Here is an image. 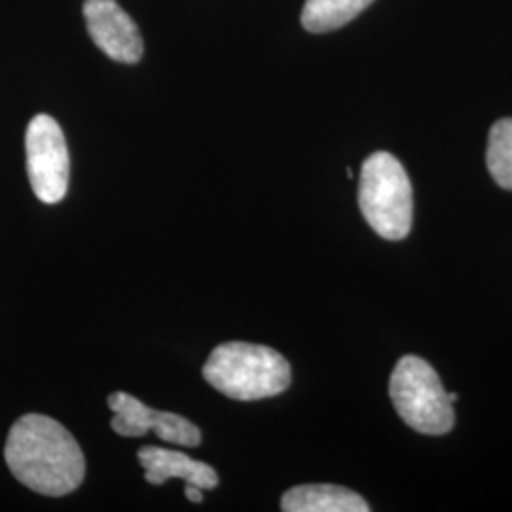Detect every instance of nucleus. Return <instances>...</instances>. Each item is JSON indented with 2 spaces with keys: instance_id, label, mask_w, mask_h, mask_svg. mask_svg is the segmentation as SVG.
Segmentation results:
<instances>
[{
  "instance_id": "nucleus-11",
  "label": "nucleus",
  "mask_w": 512,
  "mask_h": 512,
  "mask_svg": "<svg viewBox=\"0 0 512 512\" xmlns=\"http://www.w3.org/2000/svg\"><path fill=\"white\" fill-rule=\"evenodd\" d=\"M486 164L495 183L512 190V118H503L490 129Z\"/></svg>"
},
{
  "instance_id": "nucleus-12",
  "label": "nucleus",
  "mask_w": 512,
  "mask_h": 512,
  "mask_svg": "<svg viewBox=\"0 0 512 512\" xmlns=\"http://www.w3.org/2000/svg\"><path fill=\"white\" fill-rule=\"evenodd\" d=\"M184 495H186V499L192 501V503H202L203 501L202 488H198V486H194V484H186Z\"/></svg>"
},
{
  "instance_id": "nucleus-1",
  "label": "nucleus",
  "mask_w": 512,
  "mask_h": 512,
  "mask_svg": "<svg viewBox=\"0 0 512 512\" xmlns=\"http://www.w3.org/2000/svg\"><path fill=\"white\" fill-rule=\"evenodd\" d=\"M4 458L23 486L50 497L73 494L86 476L80 444L59 421L42 414H27L12 425Z\"/></svg>"
},
{
  "instance_id": "nucleus-3",
  "label": "nucleus",
  "mask_w": 512,
  "mask_h": 512,
  "mask_svg": "<svg viewBox=\"0 0 512 512\" xmlns=\"http://www.w3.org/2000/svg\"><path fill=\"white\" fill-rule=\"evenodd\" d=\"M359 207L370 228L389 241L410 234L414 196L403 164L389 152H374L361 167Z\"/></svg>"
},
{
  "instance_id": "nucleus-2",
  "label": "nucleus",
  "mask_w": 512,
  "mask_h": 512,
  "mask_svg": "<svg viewBox=\"0 0 512 512\" xmlns=\"http://www.w3.org/2000/svg\"><path fill=\"white\" fill-rule=\"evenodd\" d=\"M203 378L236 401H260L281 395L291 385V365L275 349L247 342H228L213 349Z\"/></svg>"
},
{
  "instance_id": "nucleus-6",
  "label": "nucleus",
  "mask_w": 512,
  "mask_h": 512,
  "mask_svg": "<svg viewBox=\"0 0 512 512\" xmlns=\"http://www.w3.org/2000/svg\"><path fill=\"white\" fill-rule=\"evenodd\" d=\"M109 408L114 412L110 427L122 437H145L154 431L160 439L179 446H198L202 442V431L179 414L154 410L133 395L116 391L109 397Z\"/></svg>"
},
{
  "instance_id": "nucleus-10",
  "label": "nucleus",
  "mask_w": 512,
  "mask_h": 512,
  "mask_svg": "<svg viewBox=\"0 0 512 512\" xmlns=\"http://www.w3.org/2000/svg\"><path fill=\"white\" fill-rule=\"evenodd\" d=\"M374 0H306L302 25L310 33H329L357 18Z\"/></svg>"
},
{
  "instance_id": "nucleus-8",
  "label": "nucleus",
  "mask_w": 512,
  "mask_h": 512,
  "mask_svg": "<svg viewBox=\"0 0 512 512\" xmlns=\"http://www.w3.org/2000/svg\"><path fill=\"white\" fill-rule=\"evenodd\" d=\"M137 458L145 469L147 482L154 486H162L169 478H183L186 484H194L202 490H213L219 486V475L211 465L183 452L145 446L139 450Z\"/></svg>"
},
{
  "instance_id": "nucleus-4",
  "label": "nucleus",
  "mask_w": 512,
  "mask_h": 512,
  "mask_svg": "<svg viewBox=\"0 0 512 512\" xmlns=\"http://www.w3.org/2000/svg\"><path fill=\"white\" fill-rule=\"evenodd\" d=\"M389 395L406 425L423 435H444L454 427V408L439 374L425 359L404 355L397 363Z\"/></svg>"
},
{
  "instance_id": "nucleus-13",
  "label": "nucleus",
  "mask_w": 512,
  "mask_h": 512,
  "mask_svg": "<svg viewBox=\"0 0 512 512\" xmlns=\"http://www.w3.org/2000/svg\"><path fill=\"white\" fill-rule=\"evenodd\" d=\"M448 397H450V401H452V403H456L459 399L458 393H448Z\"/></svg>"
},
{
  "instance_id": "nucleus-5",
  "label": "nucleus",
  "mask_w": 512,
  "mask_h": 512,
  "mask_svg": "<svg viewBox=\"0 0 512 512\" xmlns=\"http://www.w3.org/2000/svg\"><path fill=\"white\" fill-rule=\"evenodd\" d=\"M27 175L38 200L59 203L69 190L71 158L65 135L52 116L38 114L25 133Z\"/></svg>"
},
{
  "instance_id": "nucleus-9",
  "label": "nucleus",
  "mask_w": 512,
  "mask_h": 512,
  "mask_svg": "<svg viewBox=\"0 0 512 512\" xmlns=\"http://www.w3.org/2000/svg\"><path fill=\"white\" fill-rule=\"evenodd\" d=\"M285 512H368L365 499L353 490L334 484H306L281 497Z\"/></svg>"
},
{
  "instance_id": "nucleus-7",
  "label": "nucleus",
  "mask_w": 512,
  "mask_h": 512,
  "mask_svg": "<svg viewBox=\"0 0 512 512\" xmlns=\"http://www.w3.org/2000/svg\"><path fill=\"white\" fill-rule=\"evenodd\" d=\"M84 19L95 46L120 63H137L143 52V38L135 21L116 0H86Z\"/></svg>"
}]
</instances>
